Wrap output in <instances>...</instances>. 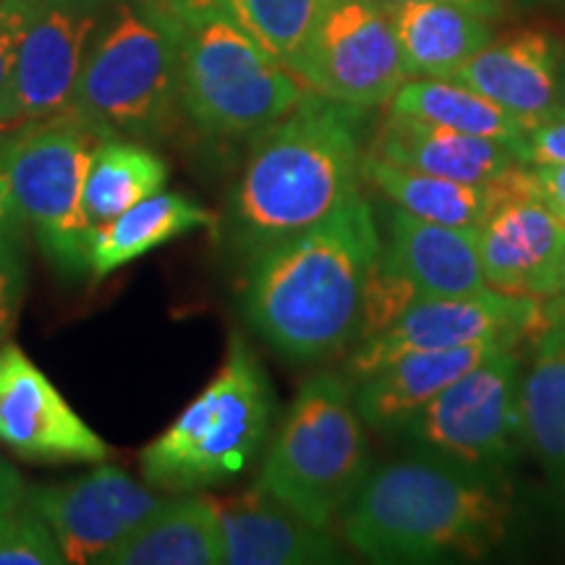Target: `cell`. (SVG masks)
I'll return each instance as SVG.
<instances>
[{"instance_id":"35","label":"cell","mask_w":565,"mask_h":565,"mask_svg":"<svg viewBox=\"0 0 565 565\" xmlns=\"http://www.w3.org/2000/svg\"><path fill=\"white\" fill-rule=\"evenodd\" d=\"M21 259H0V301H19Z\"/></svg>"},{"instance_id":"24","label":"cell","mask_w":565,"mask_h":565,"mask_svg":"<svg viewBox=\"0 0 565 565\" xmlns=\"http://www.w3.org/2000/svg\"><path fill=\"white\" fill-rule=\"evenodd\" d=\"M515 171L492 183H469L408 171L374 154H364L362 160V179H370L395 207L422 221L458 225V228H479L490 212L513 192Z\"/></svg>"},{"instance_id":"3","label":"cell","mask_w":565,"mask_h":565,"mask_svg":"<svg viewBox=\"0 0 565 565\" xmlns=\"http://www.w3.org/2000/svg\"><path fill=\"white\" fill-rule=\"evenodd\" d=\"M362 113L307 92L291 113L254 134L233 194V221L246 244L263 252L322 223L359 194Z\"/></svg>"},{"instance_id":"8","label":"cell","mask_w":565,"mask_h":565,"mask_svg":"<svg viewBox=\"0 0 565 565\" xmlns=\"http://www.w3.org/2000/svg\"><path fill=\"white\" fill-rule=\"evenodd\" d=\"M103 139L108 134L95 124L63 110L21 124L6 145V168L21 217L63 273L89 270L95 225L84 210V183Z\"/></svg>"},{"instance_id":"33","label":"cell","mask_w":565,"mask_h":565,"mask_svg":"<svg viewBox=\"0 0 565 565\" xmlns=\"http://www.w3.org/2000/svg\"><path fill=\"white\" fill-rule=\"evenodd\" d=\"M526 186L565 225V162L526 166Z\"/></svg>"},{"instance_id":"6","label":"cell","mask_w":565,"mask_h":565,"mask_svg":"<svg viewBox=\"0 0 565 565\" xmlns=\"http://www.w3.org/2000/svg\"><path fill=\"white\" fill-rule=\"evenodd\" d=\"M364 427L349 380L312 374L296 393L254 490L309 524L330 529L370 475Z\"/></svg>"},{"instance_id":"41","label":"cell","mask_w":565,"mask_h":565,"mask_svg":"<svg viewBox=\"0 0 565 565\" xmlns=\"http://www.w3.org/2000/svg\"><path fill=\"white\" fill-rule=\"evenodd\" d=\"M561 299H563V307H565V254H563V270H561Z\"/></svg>"},{"instance_id":"29","label":"cell","mask_w":565,"mask_h":565,"mask_svg":"<svg viewBox=\"0 0 565 565\" xmlns=\"http://www.w3.org/2000/svg\"><path fill=\"white\" fill-rule=\"evenodd\" d=\"M66 555L51 526L21 503L0 513V565H63Z\"/></svg>"},{"instance_id":"12","label":"cell","mask_w":565,"mask_h":565,"mask_svg":"<svg viewBox=\"0 0 565 565\" xmlns=\"http://www.w3.org/2000/svg\"><path fill=\"white\" fill-rule=\"evenodd\" d=\"M294 74L324 100L387 105L408 71L383 0H328Z\"/></svg>"},{"instance_id":"10","label":"cell","mask_w":565,"mask_h":565,"mask_svg":"<svg viewBox=\"0 0 565 565\" xmlns=\"http://www.w3.org/2000/svg\"><path fill=\"white\" fill-rule=\"evenodd\" d=\"M555 309L547 301L511 296L494 288L463 296L416 299L383 330L364 338L349 362V377H366L377 366L406 353L461 349L477 343H529L553 320Z\"/></svg>"},{"instance_id":"36","label":"cell","mask_w":565,"mask_h":565,"mask_svg":"<svg viewBox=\"0 0 565 565\" xmlns=\"http://www.w3.org/2000/svg\"><path fill=\"white\" fill-rule=\"evenodd\" d=\"M17 303L19 301H0V343L11 333L13 320H17Z\"/></svg>"},{"instance_id":"7","label":"cell","mask_w":565,"mask_h":565,"mask_svg":"<svg viewBox=\"0 0 565 565\" xmlns=\"http://www.w3.org/2000/svg\"><path fill=\"white\" fill-rule=\"evenodd\" d=\"M181 13V108L215 139L254 137L303 97L299 76L215 6Z\"/></svg>"},{"instance_id":"28","label":"cell","mask_w":565,"mask_h":565,"mask_svg":"<svg viewBox=\"0 0 565 565\" xmlns=\"http://www.w3.org/2000/svg\"><path fill=\"white\" fill-rule=\"evenodd\" d=\"M328 0H210L233 24L296 71Z\"/></svg>"},{"instance_id":"2","label":"cell","mask_w":565,"mask_h":565,"mask_svg":"<svg viewBox=\"0 0 565 565\" xmlns=\"http://www.w3.org/2000/svg\"><path fill=\"white\" fill-rule=\"evenodd\" d=\"M513 524L500 475L440 456L380 466L343 511V540L372 563L482 561Z\"/></svg>"},{"instance_id":"11","label":"cell","mask_w":565,"mask_h":565,"mask_svg":"<svg viewBox=\"0 0 565 565\" xmlns=\"http://www.w3.org/2000/svg\"><path fill=\"white\" fill-rule=\"evenodd\" d=\"M479 228L429 223L395 207L364 296V338L383 330L408 303L484 291Z\"/></svg>"},{"instance_id":"26","label":"cell","mask_w":565,"mask_h":565,"mask_svg":"<svg viewBox=\"0 0 565 565\" xmlns=\"http://www.w3.org/2000/svg\"><path fill=\"white\" fill-rule=\"evenodd\" d=\"M387 113L503 141L513 150H519L526 134V126L519 118L458 79H429V76L406 79L387 100Z\"/></svg>"},{"instance_id":"9","label":"cell","mask_w":565,"mask_h":565,"mask_svg":"<svg viewBox=\"0 0 565 565\" xmlns=\"http://www.w3.org/2000/svg\"><path fill=\"white\" fill-rule=\"evenodd\" d=\"M519 385L521 356L508 345L435 395L404 433L433 456L503 475L524 445Z\"/></svg>"},{"instance_id":"34","label":"cell","mask_w":565,"mask_h":565,"mask_svg":"<svg viewBox=\"0 0 565 565\" xmlns=\"http://www.w3.org/2000/svg\"><path fill=\"white\" fill-rule=\"evenodd\" d=\"M26 500V484L11 463L0 458V513L11 511Z\"/></svg>"},{"instance_id":"25","label":"cell","mask_w":565,"mask_h":565,"mask_svg":"<svg viewBox=\"0 0 565 565\" xmlns=\"http://www.w3.org/2000/svg\"><path fill=\"white\" fill-rule=\"evenodd\" d=\"M215 223V215L202 204L183 194L160 192L150 200L134 204L116 221L95 225L89 242V270L92 278L103 280L105 275L121 270L134 259L145 257L158 246L173 238L207 228Z\"/></svg>"},{"instance_id":"1","label":"cell","mask_w":565,"mask_h":565,"mask_svg":"<svg viewBox=\"0 0 565 565\" xmlns=\"http://www.w3.org/2000/svg\"><path fill=\"white\" fill-rule=\"evenodd\" d=\"M380 249L374 212L359 194L312 228L265 246L244 286L252 330L294 362L333 356L362 324Z\"/></svg>"},{"instance_id":"5","label":"cell","mask_w":565,"mask_h":565,"mask_svg":"<svg viewBox=\"0 0 565 565\" xmlns=\"http://www.w3.org/2000/svg\"><path fill=\"white\" fill-rule=\"evenodd\" d=\"M273 387L242 335H231L221 372L139 456L147 484L200 492L225 484L257 458L273 422Z\"/></svg>"},{"instance_id":"15","label":"cell","mask_w":565,"mask_h":565,"mask_svg":"<svg viewBox=\"0 0 565 565\" xmlns=\"http://www.w3.org/2000/svg\"><path fill=\"white\" fill-rule=\"evenodd\" d=\"M0 443L34 463H100L108 445L19 345L0 349Z\"/></svg>"},{"instance_id":"13","label":"cell","mask_w":565,"mask_h":565,"mask_svg":"<svg viewBox=\"0 0 565 565\" xmlns=\"http://www.w3.org/2000/svg\"><path fill=\"white\" fill-rule=\"evenodd\" d=\"M26 503L51 526L66 563H100L162 500L118 466L26 490Z\"/></svg>"},{"instance_id":"4","label":"cell","mask_w":565,"mask_h":565,"mask_svg":"<svg viewBox=\"0 0 565 565\" xmlns=\"http://www.w3.org/2000/svg\"><path fill=\"white\" fill-rule=\"evenodd\" d=\"M179 105V9L171 0H124L89 42L71 110L108 137L158 139Z\"/></svg>"},{"instance_id":"31","label":"cell","mask_w":565,"mask_h":565,"mask_svg":"<svg viewBox=\"0 0 565 565\" xmlns=\"http://www.w3.org/2000/svg\"><path fill=\"white\" fill-rule=\"evenodd\" d=\"M519 160L524 166H542V162H565V118L553 116L547 121L526 129L521 139Z\"/></svg>"},{"instance_id":"37","label":"cell","mask_w":565,"mask_h":565,"mask_svg":"<svg viewBox=\"0 0 565 565\" xmlns=\"http://www.w3.org/2000/svg\"><path fill=\"white\" fill-rule=\"evenodd\" d=\"M448 3L469 6V9L484 13V17H494L500 11V0H448Z\"/></svg>"},{"instance_id":"17","label":"cell","mask_w":565,"mask_h":565,"mask_svg":"<svg viewBox=\"0 0 565 565\" xmlns=\"http://www.w3.org/2000/svg\"><path fill=\"white\" fill-rule=\"evenodd\" d=\"M450 79L469 84L526 129L547 121L561 100V42L550 32L519 30L490 40Z\"/></svg>"},{"instance_id":"38","label":"cell","mask_w":565,"mask_h":565,"mask_svg":"<svg viewBox=\"0 0 565 565\" xmlns=\"http://www.w3.org/2000/svg\"><path fill=\"white\" fill-rule=\"evenodd\" d=\"M175 9H204L210 6V0H171Z\"/></svg>"},{"instance_id":"22","label":"cell","mask_w":565,"mask_h":565,"mask_svg":"<svg viewBox=\"0 0 565 565\" xmlns=\"http://www.w3.org/2000/svg\"><path fill=\"white\" fill-rule=\"evenodd\" d=\"M408 79H450L492 40L490 17L448 0H383Z\"/></svg>"},{"instance_id":"32","label":"cell","mask_w":565,"mask_h":565,"mask_svg":"<svg viewBox=\"0 0 565 565\" xmlns=\"http://www.w3.org/2000/svg\"><path fill=\"white\" fill-rule=\"evenodd\" d=\"M24 217L13 200V189L6 168V147L0 150V259H21V238H24Z\"/></svg>"},{"instance_id":"19","label":"cell","mask_w":565,"mask_h":565,"mask_svg":"<svg viewBox=\"0 0 565 565\" xmlns=\"http://www.w3.org/2000/svg\"><path fill=\"white\" fill-rule=\"evenodd\" d=\"M223 521L225 563L231 565H322L341 561L330 529L315 526L270 494L252 490L217 500Z\"/></svg>"},{"instance_id":"16","label":"cell","mask_w":565,"mask_h":565,"mask_svg":"<svg viewBox=\"0 0 565 565\" xmlns=\"http://www.w3.org/2000/svg\"><path fill=\"white\" fill-rule=\"evenodd\" d=\"M524 168L513 175V192L479 225V257L494 291L553 301L561 296L565 225L529 192Z\"/></svg>"},{"instance_id":"27","label":"cell","mask_w":565,"mask_h":565,"mask_svg":"<svg viewBox=\"0 0 565 565\" xmlns=\"http://www.w3.org/2000/svg\"><path fill=\"white\" fill-rule=\"evenodd\" d=\"M168 183V166L158 152L137 141L103 139L92 154L84 210L92 225L116 221L134 204L160 194Z\"/></svg>"},{"instance_id":"21","label":"cell","mask_w":565,"mask_h":565,"mask_svg":"<svg viewBox=\"0 0 565 565\" xmlns=\"http://www.w3.org/2000/svg\"><path fill=\"white\" fill-rule=\"evenodd\" d=\"M103 565H221L225 563L223 521L210 494L162 500L118 545Z\"/></svg>"},{"instance_id":"39","label":"cell","mask_w":565,"mask_h":565,"mask_svg":"<svg viewBox=\"0 0 565 565\" xmlns=\"http://www.w3.org/2000/svg\"><path fill=\"white\" fill-rule=\"evenodd\" d=\"M555 116L565 118V82H561V100H557V113Z\"/></svg>"},{"instance_id":"18","label":"cell","mask_w":565,"mask_h":565,"mask_svg":"<svg viewBox=\"0 0 565 565\" xmlns=\"http://www.w3.org/2000/svg\"><path fill=\"white\" fill-rule=\"evenodd\" d=\"M505 343H477L461 349L406 353L366 377L353 380V401L366 427L383 435L404 433V427L435 395H440L461 374L475 370Z\"/></svg>"},{"instance_id":"20","label":"cell","mask_w":565,"mask_h":565,"mask_svg":"<svg viewBox=\"0 0 565 565\" xmlns=\"http://www.w3.org/2000/svg\"><path fill=\"white\" fill-rule=\"evenodd\" d=\"M366 154L443 179L492 183L511 175L524 162L513 147L487 137H475L408 116H391L380 126Z\"/></svg>"},{"instance_id":"40","label":"cell","mask_w":565,"mask_h":565,"mask_svg":"<svg viewBox=\"0 0 565 565\" xmlns=\"http://www.w3.org/2000/svg\"><path fill=\"white\" fill-rule=\"evenodd\" d=\"M9 139H11L9 129H6V126H0V150H3V147L9 145Z\"/></svg>"},{"instance_id":"30","label":"cell","mask_w":565,"mask_h":565,"mask_svg":"<svg viewBox=\"0 0 565 565\" xmlns=\"http://www.w3.org/2000/svg\"><path fill=\"white\" fill-rule=\"evenodd\" d=\"M32 0H0V126H13V79H17L19 47L30 19Z\"/></svg>"},{"instance_id":"14","label":"cell","mask_w":565,"mask_h":565,"mask_svg":"<svg viewBox=\"0 0 565 565\" xmlns=\"http://www.w3.org/2000/svg\"><path fill=\"white\" fill-rule=\"evenodd\" d=\"M103 0H32L13 79V126L71 110Z\"/></svg>"},{"instance_id":"23","label":"cell","mask_w":565,"mask_h":565,"mask_svg":"<svg viewBox=\"0 0 565 565\" xmlns=\"http://www.w3.org/2000/svg\"><path fill=\"white\" fill-rule=\"evenodd\" d=\"M532 362L521 374L519 406L524 445L565 498V307L532 341Z\"/></svg>"}]
</instances>
